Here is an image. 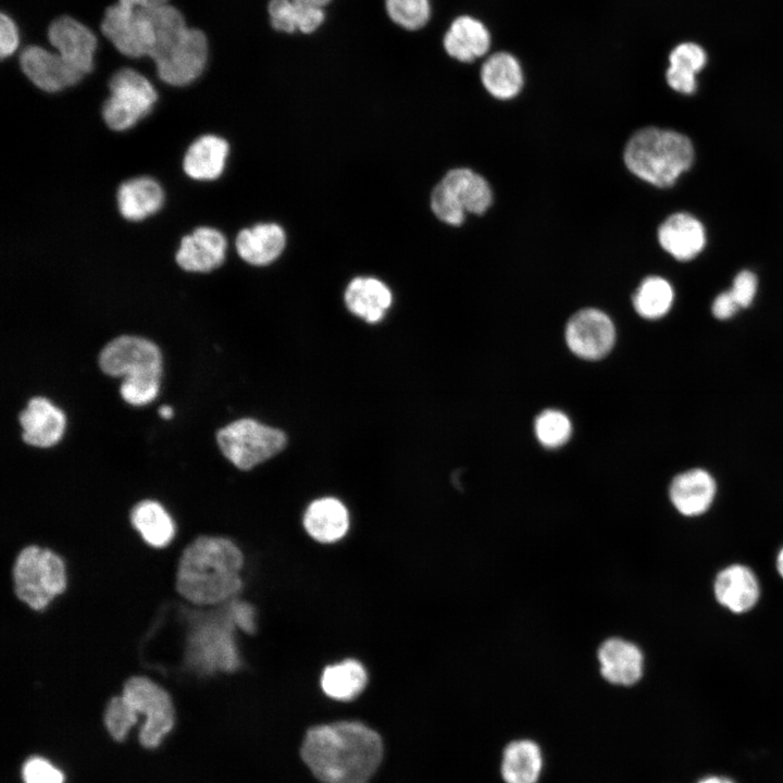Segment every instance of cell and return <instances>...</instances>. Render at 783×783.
I'll return each instance as SVG.
<instances>
[{"mask_svg":"<svg viewBox=\"0 0 783 783\" xmlns=\"http://www.w3.org/2000/svg\"><path fill=\"white\" fill-rule=\"evenodd\" d=\"M382 756L381 736L357 721L315 725L301 746L302 760L324 783H368Z\"/></svg>","mask_w":783,"mask_h":783,"instance_id":"cell-1","label":"cell"},{"mask_svg":"<svg viewBox=\"0 0 783 783\" xmlns=\"http://www.w3.org/2000/svg\"><path fill=\"white\" fill-rule=\"evenodd\" d=\"M244 556L234 542L201 535L188 544L177 563L175 586L186 600L199 605L225 602L243 586Z\"/></svg>","mask_w":783,"mask_h":783,"instance_id":"cell-2","label":"cell"},{"mask_svg":"<svg viewBox=\"0 0 783 783\" xmlns=\"http://www.w3.org/2000/svg\"><path fill=\"white\" fill-rule=\"evenodd\" d=\"M626 169L656 187L673 185L694 161L692 141L684 135L659 127L636 130L623 150Z\"/></svg>","mask_w":783,"mask_h":783,"instance_id":"cell-3","label":"cell"},{"mask_svg":"<svg viewBox=\"0 0 783 783\" xmlns=\"http://www.w3.org/2000/svg\"><path fill=\"white\" fill-rule=\"evenodd\" d=\"M16 597L30 609L40 611L66 588V570L61 557L48 548L29 545L23 548L13 564Z\"/></svg>","mask_w":783,"mask_h":783,"instance_id":"cell-4","label":"cell"},{"mask_svg":"<svg viewBox=\"0 0 783 783\" xmlns=\"http://www.w3.org/2000/svg\"><path fill=\"white\" fill-rule=\"evenodd\" d=\"M492 203L488 182L469 167L449 170L433 188L430 201L434 215L451 226L461 225L465 213H485Z\"/></svg>","mask_w":783,"mask_h":783,"instance_id":"cell-5","label":"cell"},{"mask_svg":"<svg viewBox=\"0 0 783 783\" xmlns=\"http://www.w3.org/2000/svg\"><path fill=\"white\" fill-rule=\"evenodd\" d=\"M216 440L223 455L240 470H250L274 457L287 444L283 431L250 418L220 428Z\"/></svg>","mask_w":783,"mask_h":783,"instance_id":"cell-6","label":"cell"},{"mask_svg":"<svg viewBox=\"0 0 783 783\" xmlns=\"http://www.w3.org/2000/svg\"><path fill=\"white\" fill-rule=\"evenodd\" d=\"M110 96L102 107L105 124L113 130H125L145 117L158 100L150 80L138 71L123 67L109 80Z\"/></svg>","mask_w":783,"mask_h":783,"instance_id":"cell-7","label":"cell"},{"mask_svg":"<svg viewBox=\"0 0 783 783\" xmlns=\"http://www.w3.org/2000/svg\"><path fill=\"white\" fill-rule=\"evenodd\" d=\"M154 9L116 1L103 12L101 34L121 54L132 59L149 58L154 45Z\"/></svg>","mask_w":783,"mask_h":783,"instance_id":"cell-8","label":"cell"},{"mask_svg":"<svg viewBox=\"0 0 783 783\" xmlns=\"http://www.w3.org/2000/svg\"><path fill=\"white\" fill-rule=\"evenodd\" d=\"M234 627L237 626L229 607L222 618L217 617L199 625L189 634L188 662L207 673L237 670L240 659L233 634Z\"/></svg>","mask_w":783,"mask_h":783,"instance_id":"cell-9","label":"cell"},{"mask_svg":"<svg viewBox=\"0 0 783 783\" xmlns=\"http://www.w3.org/2000/svg\"><path fill=\"white\" fill-rule=\"evenodd\" d=\"M137 713L146 717L140 728V743L148 748L158 746L174 725V707L171 696L146 676H132L122 694Z\"/></svg>","mask_w":783,"mask_h":783,"instance_id":"cell-10","label":"cell"},{"mask_svg":"<svg viewBox=\"0 0 783 783\" xmlns=\"http://www.w3.org/2000/svg\"><path fill=\"white\" fill-rule=\"evenodd\" d=\"M208 60L209 40L206 33L188 26L153 62L162 82L183 87L200 77Z\"/></svg>","mask_w":783,"mask_h":783,"instance_id":"cell-11","label":"cell"},{"mask_svg":"<svg viewBox=\"0 0 783 783\" xmlns=\"http://www.w3.org/2000/svg\"><path fill=\"white\" fill-rule=\"evenodd\" d=\"M100 369L115 377L156 376L162 372V356L152 341L130 335L114 338L99 355Z\"/></svg>","mask_w":783,"mask_h":783,"instance_id":"cell-12","label":"cell"},{"mask_svg":"<svg viewBox=\"0 0 783 783\" xmlns=\"http://www.w3.org/2000/svg\"><path fill=\"white\" fill-rule=\"evenodd\" d=\"M566 340L570 350L577 357L598 360L612 349L616 328L605 312L595 308H585L569 319Z\"/></svg>","mask_w":783,"mask_h":783,"instance_id":"cell-13","label":"cell"},{"mask_svg":"<svg viewBox=\"0 0 783 783\" xmlns=\"http://www.w3.org/2000/svg\"><path fill=\"white\" fill-rule=\"evenodd\" d=\"M47 39L75 71L83 76L92 72L98 40L86 24L71 15L54 17L47 27Z\"/></svg>","mask_w":783,"mask_h":783,"instance_id":"cell-14","label":"cell"},{"mask_svg":"<svg viewBox=\"0 0 783 783\" xmlns=\"http://www.w3.org/2000/svg\"><path fill=\"white\" fill-rule=\"evenodd\" d=\"M18 63L33 85L50 94L74 86L85 77L70 66L57 51L38 45L26 46L18 55Z\"/></svg>","mask_w":783,"mask_h":783,"instance_id":"cell-15","label":"cell"},{"mask_svg":"<svg viewBox=\"0 0 783 783\" xmlns=\"http://www.w3.org/2000/svg\"><path fill=\"white\" fill-rule=\"evenodd\" d=\"M226 248V239L220 231L201 226L182 238L175 259L187 272L206 273L224 262Z\"/></svg>","mask_w":783,"mask_h":783,"instance_id":"cell-16","label":"cell"},{"mask_svg":"<svg viewBox=\"0 0 783 783\" xmlns=\"http://www.w3.org/2000/svg\"><path fill=\"white\" fill-rule=\"evenodd\" d=\"M23 440L32 446L47 448L55 445L65 428V415L61 409L44 397L29 399L18 417Z\"/></svg>","mask_w":783,"mask_h":783,"instance_id":"cell-17","label":"cell"},{"mask_svg":"<svg viewBox=\"0 0 783 783\" xmlns=\"http://www.w3.org/2000/svg\"><path fill=\"white\" fill-rule=\"evenodd\" d=\"M657 237L661 248L680 261L692 260L706 244L703 224L685 212L668 216L658 227Z\"/></svg>","mask_w":783,"mask_h":783,"instance_id":"cell-18","label":"cell"},{"mask_svg":"<svg viewBox=\"0 0 783 783\" xmlns=\"http://www.w3.org/2000/svg\"><path fill=\"white\" fill-rule=\"evenodd\" d=\"M600 673L616 685H633L643 675L644 657L633 643L612 637L605 641L597 652Z\"/></svg>","mask_w":783,"mask_h":783,"instance_id":"cell-19","label":"cell"},{"mask_svg":"<svg viewBox=\"0 0 783 783\" xmlns=\"http://www.w3.org/2000/svg\"><path fill=\"white\" fill-rule=\"evenodd\" d=\"M446 53L462 63H471L486 55L492 46L487 26L471 15L456 17L443 38Z\"/></svg>","mask_w":783,"mask_h":783,"instance_id":"cell-20","label":"cell"},{"mask_svg":"<svg viewBox=\"0 0 783 783\" xmlns=\"http://www.w3.org/2000/svg\"><path fill=\"white\" fill-rule=\"evenodd\" d=\"M717 492L712 475L703 469H692L678 474L671 482L669 496L674 508L683 515L705 513L713 502Z\"/></svg>","mask_w":783,"mask_h":783,"instance_id":"cell-21","label":"cell"},{"mask_svg":"<svg viewBox=\"0 0 783 783\" xmlns=\"http://www.w3.org/2000/svg\"><path fill=\"white\" fill-rule=\"evenodd\" d=\"M238 256L247 263L264 266L274 262L286 246V234L276 223H259L241 229L235 240Z\"/></svg>","mask_w":783,"mask_h":783,"instance_id":"cell-22","label":"cell"},{"mask_svg":"<svg viewBox=\"0 0 783 783\" xmlns=\"http://www.w3.org/2000/svg\"><path fill=\"white\" fill-rule=\"evenodd\" d=\"M713 589L718 602L734 613L750 610L760 592L755 573L742 564H732L720 571Z\"/></svg>","mask_w":783,"mask_h":783,"instance_id":"cell-23","label":"cell"},{"mask_svg":"<svg viewBox=\"0 0 783 783\" xmlns=\"http://www.w3.org/2000/svg\"><path fill=\"white\" fill-rule=\"evenodd\" d=\"M344 299L347 309L352 314L368 323H377L384 319L390 308L393 294L381 279L359 276L350 281Z\"/></svg>","mask_w":783,"mask_h":783,"instance_id":"cell-24","label":"cell"},{"mask_svg":"<svg viewBox=\"0 0 783 783\" xmlns=\"http://www.w3.org/2000/svg\"><path fill=\"white\" fill-rule=\"evenodd\" d=\"M480 78L485 90L498 100L513 99L521 92L524 84L519 60L507 51L488 55L481 66Z\"/></svg>","mask_w":783,"mask_h":783,"instance_id":"cell-25","label":"cell"},{"mask_svg":"<svg viewBox=\"0 0 783 783\" xmlns=\"http://www.w3.org/2000/svg\"><path fill=\"white\" fill-rule=\"evenodd\" d=\"M308 534L321 543H334L345 536L349 527V513L337 498L323 497L312 501L303 517Z\"/></svg>","mask_w":783,"mask_h":783,"instance_id":"cell-26","label":"cell"},{"mask_svg":"<svg viewBox=\"0 0 783 783\" xmlns=\"http://www.w3.org/2000/svg\"><path fill=\"white\" fill-rule=\"evenodd\" d=\"M229 146L215 135L197 138L187 149L183 167L185 173L197 181L216 179L224 171Z\"/></svg>","mask_w":783,"mask_h":783,"instance_id":"cell-27","label":"cell"},{"mask_svg":"<svg viewBox=\"0 0 783 783\" xmlns=\"http://www.w3.org/2000/svg\"><path fill=\"white\" fill-rule=\"evenodd\" d=\"M117 208L128 221H140L154 214L163 204L164 192L159 183L141 176L122 183L116 195Z\"/></svg>","mask_w":783,"mask_h":783,"instance_id":"cell-28","label":"cell"},{"mask_svg":"<svg viewBox=\"0 0 783 783\" xmlns=\"http://www.w3.org/2000/svg\"><path fill=\"white\" fill-rule=\"evenodd\" d=\"M543 769V754L532 739H515L504 749L500 774L505 783H537Z\"/></svg>","mask_w":783,"mask_h":783,"instance_id":"cell-29","label":"cell"},{"mask_svg":"<svg viewBox=\"0 0 783 783\" xmlns=\"http://www.w3.org/2000/svg\"><path fill=\"white\" fill-rule=\"evenodd\" d=\"M129 518L141 539L151 547L163 548L174 538V521L158 501H139L133 507Z\"/></svg>","mask_w":783,"mask_h":783,"instance_id":"cell-30","label":"cell"},{"mask_svg":"<svg viewBox=\"0 0 783 783\" xmlns=\"http://www.w3.org/2000/svg\"><path fill=\"white\" fill-rule=\"evenodd\" d=\"M268 13L272 27L287 34H311L325 20L323 9L297 4L291 0H270Z\"/></svg>","mask_w":783,"mask_h":783,"instance_id":"cell-31","label":"cell"},{"mask_svg":"<svg viewBox=\"0 0 783 783\" xmlns=\"http://www.w3.org/2000/svg\"><path fill=\"white\" fill-rule=\"evenodd\" d=\"M366 682L364 667L352 659L326 667L321 676L323 692L328 697L341 701L356 698L364 689Z\"/></svg>","mask_w":783,"mask_h":783,"instance_id":"cell-32","label":"cell"},{"mask_svg":"<svg viewBox=\"0 0 783 783\" xmlns=\"http://www.w3.org/2000/svg\"><path fill=\"white\" fill-rule=\"evenodd\" d=\"M671 284L660 276L644 278L633 295V307L644 319L658 320L666 315L673 302Z\"/></svg>","mask_w":783,"mask_h":783,"instance_id":"cell-33","label":"cell"},{"mask_svg":"<svg viewBox=\"0 0 783 783\" xmlns=\"http://www.w3.org/2000/svg\"><path fill=\"white\" fill-rule=\"evenodd\" d=\"M538 442L546 448H558L571 436L572 425L569 418L556 409H547L538 414L534 423Z\"/></svg>","mask_w":783,"mask_h":783,"instance_id":"cell-34","label":"cell"},{"mask_svg":"<svg viewBox=\"0 0 783 783\" xmlns=\"http://www.w3.org/2000/svg\"><path fill=\"white\" fill-rule=\"evenodd\" d=\"M389 18L407 30L424 27L431 17L430 0H385Z\"/></svg>","mask_w":783,"mask_h":783,"instance_id":"cell-35","label":"cell"},{"mask_svg":"<svg viewBox=\"0 0 783 783\" xmlns=\"http://www.w3.org/2000/svg\"><path fill=\"white\" fill-rule=\"evenodd\" d=\"M137 716L136 710L123 695L114 696L107 705L104 723L113 738L123 741L130 728L136 724Z\"/></svg>","mask_w":783,"mask_h":783,"instance_id":"cell-36","label":"cell"},{"mask_svg":"<svg viewBox=\"0 0 783 783\" xmlns=\"http://www.w3.org/2000/svg\"><path fill=\"white\" fill-rule=\"evenodd\" d=\"M160 377L128 376L124 377L120 387L122 398L132 406H144L151 402L158 395Z\"/></svg>","mask_w":783,"mask_h":783,"instance_id":"cell-37","label":"cell"},{"mask_svg":"<svg viewBox=\"0 0 783 783\" xmlns=\"http://www.w3.org/2000/svg\"><path fill=\"white\" fill-rule=\"evenodd\" d=\"M707 55L705 50L693 42L678 45L669 55L670 66L696 74L705 65Z\"/></svg>","mask_w":783,"mask_h":783,"instance_id":"cell-38","label":"cell"},{"mask_svg":"<svg viewBox=\"0 0 783 783\" xmlns=\"http://www.w3.org/2000/svg\"><path fill=\"white\" fill-rule=\"evenodd\" d=\"M24 783H63V773L44 758H29L23 766Z\"/></svg>","mask_w":783,"mask_h":783,"instance_id":"cell-39","label":"cell"},{"mask_svg":"<svg viewBox=\"0 0 783 783\" xmlns=\"http://www.w3.org/2000/svg\"><path fill=\"white\" fill-rule=\"evenodd\" d=\"M757 291V277L748 271H741L733 281L730 290L739 308H747L754 300Z\"/></svg>","mask_w":783,"mask_h":783,"instance_id":"cell-40","label":"cell"},{"mask_svg":"<svg viewBox=\"0 0 783 783\" xmlns=\"http://www.w3.org/2000/svg\"><path fill=\"white\" fill-rule=\"evenodd\" d=\"M20 46L18 26L14 18L2 12L0 14V57L2 60L12 57Z\"/></svg>","mask_w":783,"mask_h":783,"instance_id":"cell-41","label":"cell"},{"mask_svg":"<svg viewBox=\"0 0 783 783\" xmlns=\"http://www.w3.org/2000/svg\"><path fill=\"white\" fill-rule=\"evenodd\" d=\"M696 74L669 66L666 72L668 85L675 91L692 94L696 89Z\"/></svg>","mask_w":783,"mask_h":783,"instance_id":"cell-42","label":"cell"},{"mask_svg":"<svg viewBox=\"0 0 783 783\" xmlns=\"http://www.w3.org/2000/svg\"><path fill=\"white\" fill-rule=\"evenodd\" d=\"M229 609L237 627L247 633L254 632L256 622L252 606L244 601H233Z\"/></svg>","mask_w":783,"mask_h":783,"instance_id":"cell-43","label":"cell"},{"mask_svg":"<svg viewBox=\"0 0 783 783\" xmlns=\"http://www.w3.org/2000/svg\"><path fill=\"white\" fill-rule=\"evenodd\" d=\"M739 308L730 291L721 293L712 302V314L718 320L732 318Z\"/></svg>","mask_w":783,"mask_h":783,"instance_id":"cell-44","label":"cell"},{"mask_svg":"<svg viewBox=\"0 0 783 783\" xmlns=\"http://www.w3.org/2000/svg\"><path fill=\"white\" fill-rule=\"evenodd\" d=\"M122 3L137 5L147 9H154L170 3V0H117Z\"/></svg>","mask_w":783,"mask_h":783,"instance_id":"cell-45","label":"cell"},{"mask_svg":"<svg viewBox=\"0 0 783 783\" xmlns=\"http://www.w3.org/2000/svg\"><path fill=\"white\" fill-rule=\"evenodd\" d=\"M697 783H735L733 780L726 776L711 774L701 778Z\"/></svg>","mask_w":783,"mask_h":783,"instance_id":"cell-46","label":"cell"},{"mask_svg":"<svg viewBox=\"0 0 783 783\" xmlns=\"http://www.w3.org/2000/svg\"><path fill=\"white\" fill-rule=\"evenodd\" d=\"M291 1L297 4L321 8V9H323L325 5H327L331 2V0H291Z\"/></svg>","mask_w":783,"mask_h":783,"instance_id":"cell-47","label":"cell"},{"mask_svg":"<svg viewBox=\"0 0 783 783\" xmlns=\"http://www.w3.org/2000/svg\"><path fill=\"white\" fill-rule=\"evenodd\" d=\"M159 414L164 419H170L173 415V410L169 406H161L159 408Z\"/></svg>","mask_w":783,"mask_h":783,"instance_id":"cell-48","label":"cell"},{"mask_svg":"<svg viewBox=\"0 0 783 783\" xmlns=\"http://www.w3.org/2000/svg\"><path fill=\"white\" fill-rule=\"evenodd\" d=\"M776 569L780 575L783 577V548L780 550L776 558Z\"/></svg>","mask_w":783,"mask_h":783,"instance_id":"cell-49","label":"cell"}]
</instances>
